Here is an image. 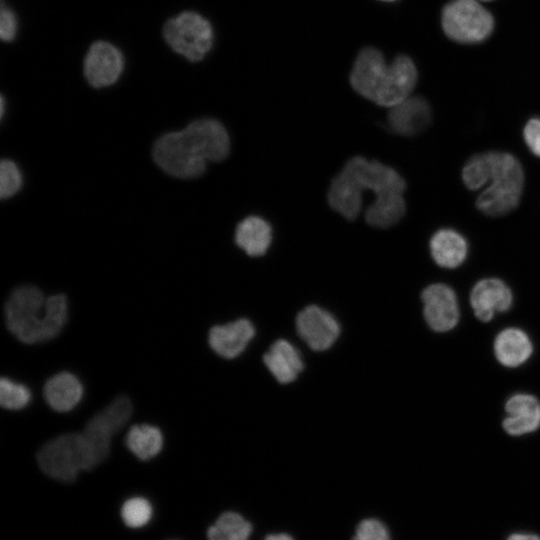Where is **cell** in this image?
Wrapping results in <instances>:
<instances>
[{"mask_svg": "<svg viewBox=\"0 0 540 540\" xmlns=\"http://www.w3.org/2000/svg\"><path fill=\"white\" fill-rule=\"evenodd\" d=\"M229 151L225 127L217 120L205 118L160 137L154 144L153 158L167 174L191 179L204 173L207 162L224 160Z\"/></svg>", "mask_w": 540, "mask_h": 540, "instance_id": "obj_1", "label": "cell"}, {"mask_svg": "<svg viewBox=\"0 0 540 540\" xmlns=\"http://www.w3.org/2000/svg\"><path fill=\"white\" fill-rule=\"evenodd\" d=\"M5 321L9 331L25 344L46 342L59 335L68 314L63 294L45 297L32 285L17 287L6 301Z\"/></svg>", "mask_w": 540, "mask_h": 540, "instance_id": "obj_2", "label": "cell"}, {"mask_svg": "<svg viewBox=\"0 0 540 540\" xmlns=\"http://www.w3.org/2000/svg\"><path fill=\"white\" fill-rule=\"evenodd\" d=\"M406 183L393 168L363 157L351 158L342 171L332 180L328 190V202L332 209L348 220H354L362 208L365 190L376 197L403 193Z\"/></svg>", "mask_w": 540, "mask_h": 540, "instance_id": "obj_3", "label": "cell"}, {"mask_svg": "<svg viewBox=\"0 0 540 540\" xmlns=\"http://www.w3.org/2000/svg\"><path fill=\"white\" fill-rule=\"evenodd\" d=\"M103 461L82 431L57 436L44 444L37 454L40 469L65 483L73 482L80 471L91 470Z\"/></svg>", "mask_w": 540, "mask_h": 540, "instance_id": "obj_4", "label": "cell"}, {"mask_svg": "<svg viewBox=\"0 0 540 540\" xmlns=\"http://www.w3.org/2000/svg\"><path fill=\"white\" fill-rule=\"evenodd\" d=\"M441 23L446 36L462 44L480 43L494 29L493 16L476 0H451L442 10Z\"/></svg>", "mask_w": 540, "mask_h": 540, "instance_id": "obj_5", "label": "cell"}, {"mask_svg": "<svg viewBox=\"0 0 540 540\" xmlns=\"http://www.w3.org/2000/svg\"><path fill=\"white\" fill-rule=\"evenodd\" d=\"M169 46L191 62L203 59L213 42L210 23L195 12H183L169 19L163 27Z\"/></svg>", "mask_w": 540, "mask_h": 540, "instance_id": "obj_6", "label": "cell"}, {"mask_svg": "<svg viewBox=\"0 0 540 540\" xmlns=\"http://www.w3.org/2000/svg\"><path fill=\"white\" fill-rule=\"evenodd\" d=\"M132 412L130 399L118 396L90 418L82 430L104 460L110 453L112 438L127 424Z\"/></svg>", "mask_w": 540, "mask_h": 540, "instance_id": "obj_7", "label": "cell"}, {"mask_svg": "<svg viewBox=\"0 0 540 540\" xmlns=\"http://www.w3.org/2000/svg\"><path fill=\"white\" fill-rule=\"evenodd\" d=\"M421 299L425 321L432 330L442 333L457 325L460 310L456 293L450 286L431 284L423 290Z\"/></svg>", "mask_w": 540, "mask_h": 540, "instance_id": "obj_8", "label": "cell"}, {"mask_svg": "<svg viewBox=\"0 0 540 540\" xmlns=\"http://www.w3.org/2000/svg\"><path fill=\"white\" fill-rule=\"evenodd\" d=\"M121 52L105 41L93 43L84 60V75L88 83L101 88L114 84L123 70Z\"/></svg>", "mask_w": 540, "mask_h": 540, "instance_id": "obj_9", "label": "cell"}, {"mask_svg": "<svg viewBox=\"0 0 540 540\" xmlns=\"http://www.w3.org/2000/svg\"><path fill=\"white\" fill-rule=\"evenodd\" d=\"M417 82V69L413 61L400 55L388 65L385 76L373 102L392 107L409 97Z\"/></svg>", "mask_w": 540, "mask_h": 540, "instance_id": "obj_10", "label": "cell"}, {"mask_svg": "<svg viewBox=\"0 0 540 540\" xmlns=\"http://www.w3.org/2000/svg\"><path fill=\"white\" fill-rule=\"evenodd\" d=\"M296 327L300 337L316 351L328 349L340 333L337 320L329 312L315 305L306 307L298 314Z\"/></svg>", "mask_w": 540, "mask_h": 540, "instance_id": "obj_11", "label": "cell"}, {"mask_svg": "<svg viewBox=\"0 0 540 540\" xmlns=\"http://www.w3.org/2000/svg\"><path fill=\"white\" fill-rule=\"evenodd\" d=\"M513 303L510 287L501 279L479 280L470 293V304L478 320L490 321L496 313L508 311Z\"/></svg>", "mask_w": 540, "mask_h": 540, "instance_id": "obj_12", "label": "cell"}, {"mask_svg": "<svg viewBox=\"0 0 540 540\" xmlns=\"http://www.w3.org/2000/svg\"><path fill=\"white\" fill-rule=\"evenodd\" d=\"M431 121V107L420 96L408 97L392 106L387 117L390 130L402 136H414L421 133Z\"/></svg>", "mask_w": 540, "mask_h": 540, "instance_id": "obj_13", "label": "cell"}, {"mask_svg": "<svg viewBox=\"0 0 540 540\" xmlns=\"http://www.w3.org/2000/svg\"><path fill=\"white\" fill-rule=\"evenodd\" d=\"M388 65L380 51L365 48L358 55L350 75L353 89L361 96L374 101Z\"/></svg>", "mask_w": 540, "mask_h": 540, "instance_id": "obj_14", "label": "cell"}, {"mask_svg": "<svg viewBox=\"0 0 540 540\" xmlns=\"http://www.w3.org/2000/svg\"><path fill=\"white\" fill-rule=\"evenodd\" d=\"M503 429L511 436L535 432L540 427V401L532 394L515 393L505 403Z\"/></svg>", "mask_w": 540, "mask_h": 540, "instance_id": "obj_15", "label": "cell"}, {"mask_svg": "<svg viewBox=\"0 0 540 540\" xmlns=\"http://www.w3.org/2000/svg\"><path fill=\"white\" fill-rule=\"evenodd\" d=\"M523 185V181L513 179L492 180V185L478 196L476 206L487 216H503L518 206Z\"/></svg>", "mask_w": 540, "mask_h": 540, "instance_id": "obj_16", "label": "cell"}, {"mask_svg": "<svg viewBox=\"0 0 540 540\" xmlns=\"http://www.w3.org/2000/svg\"><path fill=\"white\" fill-rule=\"evenodd\" d=\"M254 333V327L249 320L238 319L212 327L209 332V344L218 355L231 359L244 351Z\"/></svg>", "mask_w": 540, "mask_h": 540, "instance_id": "obj_17", "label": "cell"}, {"mask_svg": "<svg viewBox=\"0 0 540 540\" xmlns=\"http://www.w3.org/2000/svg\"><path fill=\"white\" fill-rule=\"evenodd\" d=\"M493 348L497 361L508 368L521 366L533 353L530 337L516 327L500 331L495 337Z\"/></svg>", "mask_w": 540, "mask_h": 540, "instance_id": "obj_18", "label": "cell"}, {"mask_svg": "<svg viewBox=\"0 0 540 540\" xmlns=\"http://www.w3.org/2000/svg\"><path fill=\"white\" fill-rule=\"evenodd\" d=\"M430 251L434 261L444 268H456L466 259V239L453 229H440L430 240Z\"/></svg>", "mask_w": 540, "mask_h": 540, "instance_id": "obj_19", "label": "cell"}, {"mask_svg": "<svg viewBox=\"0 0 540 540\" xmlns=\"http://www.w3.org/2000/svg\"><path fill=\"white\" fill-rule=\"evenodd\" d=\"M264 363L280 383L292 382L303 369L298 350L283 339L271 345L264 355Z\"/></svg>", "mask_w": 540, "mask_h": 540, "instance_id": "obj_20", "label": "cell"}, {"mask_svg": "<svg viewBox=\"0 0 540 540\" xmlns=\"http://www.w3.org/2000/svg\"><path fill=\"white\" fill-rule=\"evenodd\" d=\"M43 392L45 400L51 408L59 412H66L79 403L83 388L76 376L68 372H61L47 380Z\"/></svg>", "mask_w": 540, "mask_h": 540, "instance_id": "obj_21", "label": "cell"}, {"mask_svg": "<svg viewBox=\"0 0 540 540\" xmlns=\"http://www.w3.org/2000/svg\"><path fill=\"white\" fill-rule=\"evenodd\" d=\"M272 228L261 217L249 216L243 219L236 228L235 242L250 256H262L270 247Z\"/></svg>", "mask_w": 540, "mask_h": 540, "instance_id": "obj_22", "label": "cell"}, {"mask_svg": "<svg viewBox=\"0 0 540 540\" xmlns=\"http://www.w3.org/2000/svg\"><path fill=\"white\" fill-rule=\"evenodd\" d=\"M406 211L402 193L381 195L365 211L366 222L375 228H389L400 221Z\"/></svg>", "mask_w": 540, "mask_h": 540, "instance_id": "obj_23", "label": "cell"}, {"mask_svg": "<svg viewBox=\"0 0 540 540\" xmlns=\"http://www.w3.org/2000/svg\"><path fill=\"white\" fill-rule=\"evenodd\" d=\"M129 450L141 460L155 457L162 449L163 436L159 428L148 425H134L126 436Z\"/></svg>", "mask_w": 540, "mask_h": 540, "instance_id": "obj_24", "label": "cell"}, {"mask_svg": "<svg viewBox=\"0 0 540 540\" xmlns=\"http://www.w3.org/2000/svg\"><path fill=\"white\" fill-rule=\"evenodd\" d=\"M251 524L236 512L222 513L207 530L208 540H248Z\"/></svg>", "mask_w": 540, "mask_h": 540, "instance_id": "obj_25", "label": "cell"}, {"mask_svg": "<svg viewBox=\"0 0 540 540\" xmlns=\"http://www.w3.org/2000/svg\"><path fill=\"white\" fill-rule=\"evenodd\" d=\"M153 516L151 503L143 497L127 499L121 507V518L124 524L133 529L144 527Z\"/></svg>", "mask_w": 540, "mask_h": 540, "instance_id": "obj_26", "label": "cell"}, {"mask_svg": "<svg viewBox=\"0 0 540 540\" xmlns=\"http://www.w3.org/2000/svg\"><path fill=\"white\" fill-rule=\"evenodd\" d=\"M462 178L470 190H477L490 180V166L486 153L475 155L467 161Z\"/></svg>", "mask_w": 540, "mask_h": 540, "instance_id": "obj_27", "label": "cell"}, {"mask_svg": "<svg viewBox=\"0 0 540 540\" xmlns=\"http://www.w3.org/2000/svg\"><path fill=\"white\" fill-rule=\"evenodd\" d=\"M31 400L29 389L8 378L2 377L0 381V404L9 410L24 408Z\"/></svg>", "mask_w": 540, "mask_h": 540, "instance_id": "obj_28", "label": "cell"}, {"mask_svg": "<svg viewBox=\"0 0 540 540\" xmlns=\"http://www.w3.org/2000/svg\"><path fill=\"white\" fill-rule=\"evenodd\" d=\"M22 174L11 160H2L0 165V196L2 199L16 194L22 186Z\"/></svg>", "mask_w": 540, "mask_h": 540, "instance_id": "obj_29", "label": "cell"}, {"mask_svg": "<svg viewBox=\"0 0 540 540\" xmlns=\"http://www.w3.org/2000/svg\"><path fill=\"white\" fill-rule=\"evenodd\" d=\"M352 540H391V536L383 522L370 518L358 524Z\"/></svg>", "mask_w": 540, "mask_h": 540, "instance_id": "obj_30", "label": "cell"}, {"mask_svg": "<svg viewBox=\"0 0 540 540\" xmlns=\"http://www.w3.org/2000/svg\"><path fill=\"white\" fill-rule=\"evenodd\" d=\"M17 32V20L15 14L4 3L1 4L0 13V36L3 41H12Z\"/></svg>", "mask_w": 540, "mask_h": 540, "instance_id": "obj_31", "label": "cell"}, {"mask_svg": "<svg viewBox=\"0 0 540 540\" xmlns=\"http://www.w3.org/2000/svg\"><path fill=\"white\" fill-rule=\"evenodd\" d=\"M524 139L528 148L540 157V119H530L524 128Z\"/></svg>", "mask_w": 540, "mask_h": 540, "instance_id": "obj_32", "label": "cell"}, {"mask_svg": "<svg viewBox=\"0 0 540 540\" xmlns=\"http://www.w3.org/2000/svg\"><path fill=\"white\" fill-rule=\"evenodd\" d=\"M506 540H540V536L534 533L517 532L511 534Z\"/></svg>", "mask_w": 540, "mask_h": 540, "instance_id": "obj_33", "label": "cell"}, {"mask_svg": "<svg viewBox=\"0 0 540 540\" xmlns=\"http://www.w3.org/2000/svg\"><path fill=\"white\" fill-rule=\"evenodd\" d=\"M264 540H294L290 535L285 533L270 534Z\"/></svg>", "mask_w": 540, "mask_h": 540, "instance_id": "obj_34", "label": "cell"}, {"mask_svg": "<svg viewBox=\"0 0 540 540\" xmlns=\"http://www.w3.org/2000/svg\"><path fill=\"white\" fill-rule=\"evenodd\" d=\"M4 104H5V103H4V99H3V97H2V98H1V116H3V114H4Z\"/></svg>", "mask_w": 540, "mask_h": 540, "instance_id": "obj_35", "label": "cell"}, {"mask_svg": "<svg viewBox=\"0 0 540 540\" xmlns=\"http://www.w3.org/2000/svg\"><path fill=\"white\" fill-rule=\"evenodd\" d=\"M381 1H394V0H381Z\"/></svg>", "mask_w": 540, "mask_h": 540, "instance_id": "obj_36", "label": "cell"}, {"mask_svg": "<svg viewBox=\"0 0 540 540\" xmlns=\"http://www.w3.org/2000/svg\"><path fill=\"white\" fill-rule=\"evenodd\" d=\"M484 1H491V0H484Z\"/></svg>", "mask_w": 540, "mask_h": 540, "instance_id": "obj_37", "label": "cell"}]
</instances>
